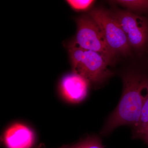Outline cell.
<instances>
[{"instance_id":"1","label":"cell","mask_w":148,"mask_h":148,"mask_svg":"<svg viewBox=\"0 0 148 148\" xmlns=\"http://www.w3.org/2000/svg\"><path fill=\"white\" fill-rule=\"evenodd\" d=\"M123 90L116 108L109 117L101 131L107 135L123 125L134 127L140 119L148 94V69L131 71L122 77Z\"/></svg>"},{"instance_id":"2","label":"cell","mask_w":148,"mask_h":148,"mask_svg":"<svg viewBox=\"0 0 148 148\" xmlns=\"http://www.w3.org/2000/svg\"><path fill=\"white\" fill-rule=\"evenodd\" d=\"M69 51L73 73L90 84L101 85L112 75L109 64L99 53L83 49L75 42L69 45Z\"/></svg>"},{"instance_id":"3","label":"cell","mask_w":148,"mask_h":148,"mask_svg":"<svg viewBox=\"0 0 148 148\" xmlns=\"http://www.w3.org/2000/svg\"><path fill=\"white\" fill-rule=\"evenodd\" d=\"M89 15L98 24L108 46L116 56L130 54L132 48L112 12L103 8H95L90 11Z\"/></svg>"},{"instance_id":"4","label":"cell","mask_w":148,"mask_h":148,"mask_svg":"<svg viewBox=\"0 0 148 148\" xmlns=\"http://www.w3.org/2000/svg\"><path fill=\"white\" fill-rule=\"evenodd\" d=\"M112 12L124 31L132 49L140 56L148 54V16L120 10Z\"/></svg>"},{"instance_id":"5","label":"cell","mask_w":148,"mask_h":148,"mask_svg":"<svg viewBox=\"0 0 148 148\" xmlns=\"http://www.w3.org/2000/svg\"><path fill=\"white\" fill-rule=\"evenodd\" d=\"M77 32L75 42L84 49L99 53L110 64L116 56L109 48L101 29L90 15L76 19Z\"/></svg>"},{"instance_id":"6","label":"cell","mask_w":148,"mask_h":148,"mask_svg":"<svg viewBox=\"0 0 148 148\" xmlns=\"http://www.w3.org/2000/svg\"><path fill=\"white\" fill-rule=\"evenodd\" d=\"M3 141L7 148H31L34 144L35 136L27 125L16 123L6 130Z\"/></svg>"},{"instance_id":"7","label":"cell","mask_w":148,"mask_h":148,"mask_svg":"<svg viewBox=\"0 0 148 148\" xmlns=\"http://www.w3.org/2000/svg\"><path fill=\"white\" fill-rule=\"evenodd\" d=\"M89 84L84 78L73 73L62 79L61 92L65 99L70 103H79L86 97Z\"/></svg>"},{"instance_id":"8","label":"cell","mask_w":148,"mask_h":148,"mask_svg":"<svg viewBox=\"0 0 148 148\" xmlns=\"http://www.w3.org/2000/svg\"><path fill=\"white\" fill-rule=\"evenodd\" d=\"M148 127V94L140 114L138 123L133 127L132 137L133 139H141Z\"/></svg>"},{"instance_id":"9","label":"cell","mask_w":148,"mask_h":148,"mask_svg":"<svg viewBox=\"0 0 148 148\" xmlns=\"http://www.w3.org/2000/svg\"><path fill=\"white\" fill-rule=\"evenodd\" d=\"M111 2L137 13L148 14V0H118Z\"/></svg>"},{"instance_id":"10","label":"cell","mask_w":148,"mask_h":148,"mask_svg":"<svg viewBox=\"0 0 148 148\" xmlns=\"http://www.w3.org/2000/svg\"><path fill=\"white\" fill-rule=\"evenodd\" d=\"M58 148H104V147L100 138L90 136L73 145H64Z\"/></svg>"},{"instance_id":"11","label":"cell","mask_w":148,"mask_h":148,"mask_svg":"<svg viewBox=\"0 0 148 148\" xmlns=\"http://www.w3.org/2000/svg\"><path fill=\"white\" fill-rule=\"evenodd\" d=\"M69 5L77 10H85L89 8L94 3L91 0H69L67 1Z\"/></svg>"},{"instance_id":"12","label":"cell","mask_w":148,"mask_h":148,"mask_svg":"<svg viewBox=\"0 0 148 148\" xmlns=\"http://www.w3.org/2000/svg\"><path fill=\"white\" fill-rule=\"evenodd\" d=\"M141 139L144 141V142L148 146V132L143 135Z\"/></svg>"},{"instance_id":"13","label":"cell","mask_w":148,"mask_h":148,"mask_svg":"<svg viewBox=\"0 0 148 148\" xmlns=\"http://www.w3.org/2000/svg\"><path fill=\"white\" fill-rule=\"evenodd\" d=\"M36 148H46L45 146L43 144H40Z\"/></svg>"}]
</instances>
